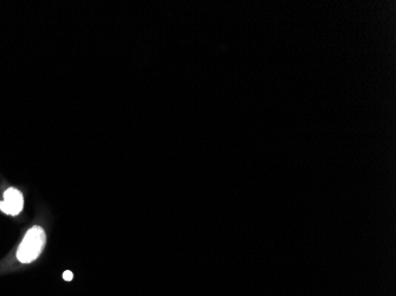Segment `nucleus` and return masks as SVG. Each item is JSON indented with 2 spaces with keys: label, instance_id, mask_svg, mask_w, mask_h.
<instances>
[{
  "label": "nucleus",
  "instance_id": "nucleus-1",
  "mask_svg": "<svg viewBox=\"0 0 396 296\" xmlns=\"http://www.w3.org/2000/svg\"><path fill=\"white\" fill-rule=\"evenodd\" d=\"M47 236L41 227H33L22 240L19 248L17 250V258L22 263H30L37 260L44 248Z\"/></svg>",
  "mask_w": 396,
  "mask_h": 296
},
{
  "label": "nucleus",
  "instance_id": "nucleus-2",
  "mask_svg": "<svg viewBox=\"0 0 396 296\" xmlns=\"http://www.w3.org/2000/svg\"><path fill=\"white\" fill-rule=\"evenodd\" d=\"M24 206V198L21 191L10 188L5 191L4 200L0 202V210L10 216H17L22 213Z\"/></svg>",
  "mask_w": 396,
  "mask_h": 296
},
{
  "label": "nucleus",
  "instance_id": "nucleus-3",
  "mask_svg": "<svg viewBox=\"0 0 396 296\" xmlns=\"http://www.w3.org/2000/svg\"><path fill=\"white\" fill-rule=\"evenodd\" d=\"M73 272H69V270H67V272H65V274H63V279H65V281H72L73 280Z\"/></svg>",
  "mask_w": 396,
  "mask_h": 296
}]
</instances>
